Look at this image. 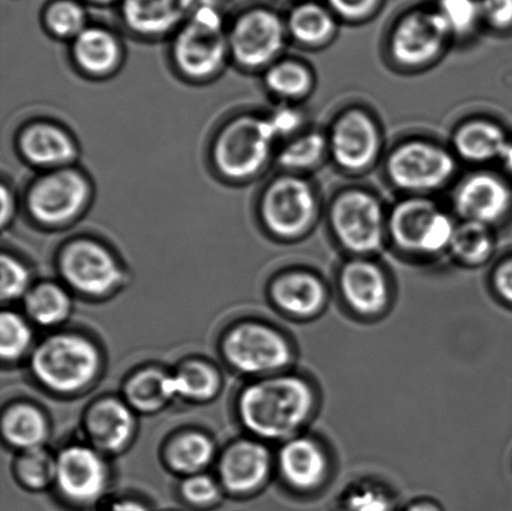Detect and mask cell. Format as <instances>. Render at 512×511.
<instances>
[{"label": "cell", "mask_w": 512, "mask_h": 511, "mask_svg": "<svg viewBox=\"0 0 512 511\" xmlns=\"http://www.w3.org/2000/svg\"><path fill=\"white\" fill-rule=\"evenodd\" d=\"M273 298L285 312L309 317L318 313L325 303L323 283L308 273H290L276 280Z\"/></svg>", "instance_id": "obj_23"}, {"label": "cell", "mask_w": 512, "mask_h": 511, "mask_svg": "<svg viewBox=\"0 0 512 511\" xmlns=\"http://www.w3.org/2000/svg\"><path fill=\"white\" fill-rule=\"evenodd\" d=\"M92 198V187L74 167L48 170L34 180L25 197L30 217L48 228L64 227L80 217Z\"/></svg>", "instance_id": "obj_5"}, {"label": "cell", "mask_w": 512, "mask_h": 511, "mask_svg": "<svg viewBox=\"0 0 512 511\" xmlns=\"http://www.w3.org/2000/svg\"><path fill=\"white\" fill-rule=\"evenodd\" d=\"M100 367L98 349L88 339L58 334L44 340L32 357V369L40 383L54 392L73 393L87 387Z\"/></svg>", "instance_id": "obj_3"}, {"label": "cell", "mask_w": 512, "mask_h": 511, "mask_svg": "<svg viewBox=\"0 0 512 511\" xmlns=\"http://www.w3.org/2000/svg\"><path fill=\"white\" fill-rule=\"evenodd\" d=\"M43 20L53 37L70 42L89 27L87 10L78 0H54L45 8Z\"/></svg>", "instance_id": "obj_31"}, {"label": "cell", "mask_w": 512, "mask_h": 511, "mask_svg": "<svg viewBox=\"0 0 512 511\" xmlns=\"http://www.w3.org/2000/svg\"><path fill=\"white\" fill-rule=\"evenodd\" d=\"M228 30L219 5L199 0L173 40V62L183 77L203 82L220 73L230 58Z\"/></svg>", "instance_id": "obj_2"}, {"label": "cell", "mask_w": 512, "mask_h": 511, "mask_svg": "<svg viewBox=\"0 0 512 511\" xmlns=\"http://www.w3.org/2000/svg\"><path fill=\"white\" fill-rule=\"evenodd\" d=\"M199 0H119L120 17L130 32L144 38L177 33Z\"/></svg>", "instance_id": "obj_13"}, {"label": "cell", "mask_w": 512, "mask_h": 511, "mask_svg": "<svg viewBox=\"0 0 512 511\" xmlns=\"http://www.w3.org/2000/svg\"><path fill=\"white\" fill-rule=\"evenodd\" d=\"M25 309L35 323L53 327L69 317L72 302L68 293L59 285L44 283L29 290L25 297Z\"/></svg>", "instance_id": "obj_28"}, {"label": "cell", "mask_w": 512, "mask_h": 511, "mask_svg": "<svg viewBox=\"0 0 512 511\" xmlns=\"http://www.w3.org/2000/svg\"><path fill=\"white\" fill-rule=\"evenodd\" d=\"M0 353L4 360L18 359L32 343V330L17 313L4 312L0 318Z\"/></svg>", "instance_id": "obj_36"}, {"label": "cell", "mask_w": 512, "mask_h": 511, "mask_svg": "<svg viewBox=\"0 0 512 511\" xmlns=\"http://www.w3.org/2000/svg\"><path fill=\"white\" fill-rule=\"evenodd\" d=\"M59 270L70 287L88 295L112 292L123 279L117 258L90 238L74 239L65 245L59 255Z\"/></svg>", "instance_id": "obj_6"}, {"label": "cell", "mask_w": 512, "mask_h": 511, "mask_svg": "<svg viewBox=\"0 0 512 511\" xmlns=\"http://www.w3.org/2000/svg\"><path fill=\"white\" fill-rule=\"evenodd\" d=\"M85 425L95 447L105 452H118L132 438L134 419L127 404L105 399L89 410Z\"/></svg>", "instance_id": "obj_21"}, {"label": "cell", "mask_w": 512, "mask_h": 511, "mask_svg": "<svg viewBox=\"0 0 512 511\" xmlns=\"http://www.w3.org/2000/svg\"><path fill=\"white\" fill-rule=\"evenodd\" d=\"M224 353L234 368L249 374L274 372L286 367L291 359L283 335L256 323L234 328L225 338Z\"/></svg>", "instance_id": "obj_8"}, {"label": "cell", "mask_w": 512, "mask_h": 511, "mask_svg": "<svg viewBox=\"0 0 512 511\" xmlns=\"http://www.w3.org/2000/svg\"><path fill=\"white\" fill-rule=\"evenodd\" d=\"M453 222L443 213H436L421 242L420 252L438 253L453 242Z\"/></svg>", "instance_id": "obj_40"}, {"label": "cell", "mask_w": 512, "mask_h": 511, "mask_svg": "<svg viewBox=\"0 0 512 511\" xmlns=\"http://www.w3.org/2000/svg\"><path fill=\"white\" fill-rule=\"evenodd\" d=\"M123 49L112 30L92 25L72 42V57L83 73L104 77L122 62Z\"/></svg>", "instance_id": "obj_20"}, {"label": "cell", "mask_w": 512, "mask_h": 511, "mask_svg": "<svg viewBox=\"0 0 512 511\" xmlns=\"http://www.w3.org/2000/svg\"><path fill=\"white\" fill-rule=\"evenodd\" d=\"M2 427L7 442L23 450L42 447L48 433L42 413L24 404L4 414Z\"/></svg>", "instance_id": "obj_27"}, {"label": "cell", "mask_w": 512, "mask_h": 511, "mask_svg": "<svg viewBox=\"0 0 512 511\" xmlns=\"http://www.w3.org/2000/svg\"><path fill=\"white\" fill-rule=\"evenodd\" d=\"M324 138L319 134L304 135L286 145L280 153L279 162L286 168L303 169L314 165L323 154Z\"/></svg>", "instance_id": "obj_37"}, {"label": "cell", "mask_w": 512, "mask_h": 511, "mask_svg": "<svg viewBox=\"0 0 512 511\" xmlns=\"http://www.w3.org/2000/svg\"><path fill=\"white\" fill-rule=\"evenodd\" d=\"M454 160L445 150L425 143H410L389 160V174L399 187L425 190L439 187L454 172Z\"/></svg>", "instance_id": "obj_11"}, {"label": "cell", "mask_w": 512, "mask_h": 511, "mask_svg": "<svg viewBox=\"0 0 512 511\" xmlns=\"http://www.w3.org/2000/svg\"><path fill=\"white\" fill-rule=\"evenodd\" d=\"M379 0H328L336 13L349 19H359L369 14Z\"/></svg>", "instance_id": "obj_44"}, {"label": "cell", "mask_w": 512, "mask_h": 511, "mask_svg": "<svg viewBox=\"0 0 512 511\" xmlns=\"http://www.w3.org/2000/svg\"><path fill=\"white\" fill-rule=\"evenodd\" d=\"M481 15L498 28L512 24V0H480Z\"/></svg>", "instance_id": "obj_42"}, {"label": "cell", "mask_w": 512, "mask_h": 511, "mask_svg": "<svg viewBox=\"0 0 512 511\" xmlns=\"http://www.w3.org/2000/svg\"><path fill=\"white\" fill-rule=\"evenodd\" d=\"M212 442L199 433H187L170 445L168 459L174 470L184 474H198L212 462Z\"/></svg>", "instance_id": "obj_30"}, {"label": "cell", "mask_w": 512, "mask_h": 511, "mask_svg": "<svg viewBox=\"0 0 512 511\" xmlns=\"http://www.w3.org/2000/svg\"><path fill=\"white\" fill-rule=\"evenodd\" d=\"M455 145L464 158L474 162H485L501 158L506 145L503 130L488 122H473L465 125L456 134Z\"/></svg>", "instance_id": "obj_25"}, {"label": "cell", "mask_w": 512, "mask_h": 511, "mask_svg": "<svg viewBox=\"0 0 512 511\" xmlns=\"http://www.w3.org/2000/svg\"><path fill=\"white\" fill-rule=\"evenodd\" d=\"M108 511H148L142 504L132 502V500H124V502L115 503Z\"/></svg>", "instance_id": "obj_48"}, {"label": "cell", "mask_w": 512, "mask_h": 511, "mask_svg": "<svg viewBox=\"0 0 512 511\" xmlns=\"http://www.w3.org/2000/svg\"><path fill=\"white\" fill-rule=\"evenodd\" d=\"M353 511H388V500L374 490L355 494L350 500Z\"/></svg>", "instance_id": "obj_45"}, {"label": "cell", "mask_w": 512, "mask_h": 511, "mask_svg": "<svg viewBox=\"0 0 512 511\" xmlns=\"http://www.w3.org/2000/svg\"><path fill=\"white\" fill-rule=\"evenodd\" d=\"M511 194L508 187L491 175H475L465 182L456 197L459 213L471 222L493 223L508 212Z\"/></svg>", "instance_id": "obj_18"}, {"label": "cell", "mask_w": 512, "mask_h": 511, "mask_svg": "<svg viewBox=\"0 0 512 511\" xmlns=\"http://www.w3.org/2000/svg\"><path fill=\"white\" fill-rule=\"evenodd\" d=\"M314 393L305 380L279 377L254 383L244 390L239 414L250 432L264 439H285L310 417Z\"/></svg>", "instance_id": "obj_1"}, {"label": "cell", "mask_w": 512, "mask_h": 511, "mask_svg": "<svg viewBox=\"0 0 512 511\" xmlns=\"http://www.w3.org/2000/svg\"><path fill=\"white\" fill-rule=\"evenodd\" d=\"M265 84L271 92L281 97L294 98L309 89L311 78L308 70L301 65L284 62L274 65L266 72Z\"/></svg>", "instance_id": "obj_35"}, {"label": "cell", "mask_w": 512, "mask_h": 511, "mask_svg": "<svg viewBox=\"0 0 512 511\" xmlns=\"http://www.w3.org/2000/svg\"><path fill=\"white\" fill-rule=\"evenodd\" d=\"M184 498L194 504H209L218 498L217 483L207 475L195 474L183 483Z\"/></svg>", "instance_id": "obj_41"}, {"label": "cell", "mask_w": 512, "mask_h": 511, "mask_svg": "<svg viewBox=\"0 0 512 511\" xmlns=\"http://www.w3.org/2000/svg\"><path fill=\"white\" fill-rule=\"evenodd\" d=\"M89 2L94 4H109L115 2V0H89Z\"/></svg>", "instance_id": "obj_51"}, {"label": "cell", "mask_w": 512, "mask_h": 511, "mask_svg": "<svg viewBox=\"0 0 512 511\" xmlns=\"http://www.w3.org/2000/svg\"><path fill=\"white\" fill-rule=\"evenodd\" d=\"M453 252L466 263H481L488 259L493 250V239L486 224L466 222L455 229L453 242L450 245Z\"/></svg>", "instance_id": "obj_33"}, {"label": "cell", "mask_w": 512, "mask_h": 511, "mask_svg": "<svg viewBox=\"0 0 512 511\" xmlns=\"http://www.w3.org/2000/svg\"><path fill=\"white\" fill-rule=\"evenodd\" d=\"M18 149L23 159L44 172L72 167L78 157L77 144L68 130L45 120L20 130Z\"/></svg>", "instance_id": "obj_14"}, {"label": "cell", "mask_w": 512, "mask_h": 511, "mask_svg": "<svg viewBox=\"0 0 512 511\" xmlns=\"http://www.w3.org/2000/svg\"><path fill=\"white\" fill-rule=\"evenodd\" d=\"M408 511H440V509L431 503H419L413 505Z\"/></svg>", "instance_id": "obj_50"}, {"label": "cell", "mask_w": 512, "mask_h": 511, "mask_svg": "<svg viewBox=\"0 0 512 511\" xmlns=\"http://www.w3.org/2000/svg\"><path fill=\"white\" fill-rule=\"evenodd\" d=\"M280 469L286 482L294 488L309 490L318 487L328 472L324 450L313 439L290 440L281 449Z\"/></svg>", "instance_id": "obj_22"}, {"label": "cell", "mask_w": 512, "mask_h": 511, "mask_svg": "<svg viewBox=\"0 0 512 511\" xmlns=\"http://www.w3.org/2000/svg\"><path fill=\"white\" fill-rule=\"evenodd\" d=\"M501 160H503L506 167L512 172V143L506 145L504 153L501 155Z\"/></svg>", "instance_id": "obj_49"}, {"label": "cell", "mask_w": 512, "mask_h": 511, "mask_svg": "<svg viewBox=\"0 0 512 511\" xmlns=\"http://www.w3.org/2000/svg\"><path fill=\"white\" fill-rule=\"evenodd\" d=\"M230 57L239 67L258 69L269 64L283 48L284 25L265 8L247 10L228 30Z\"/></svg>", "instance_id": "obj_7"}, {"label": "cell", "mask_w": 512, "mask_h": 511, "mask_svg": "<svg viewBox=\"0 0 512 511\" xmlns=\"http://www.w3.org/2000/svg\"><path fill=\"white\" fill-rule=\"evenodd\" d=\"M333 153L341 167L359 170L373 162L379 147L378 132L368 115L350 112L336 123Z\"/></svg>", "instance_id": "obj_16"}, {"label": "cell", "mask_w": 512, "mask_h": 511, "mask_svg": "<svg viewBox=\"0 0 512 511\" xmlns=\"http://www.w3.org/2000/svg\"><path fill=\"white\" fill-rule=\"evenodd\" d=\"M289 28L301 42L318 43L333 32L334 20L328 10L320 5L306 3L293 10L289 18Z\"/></svg>", "instance_id": "obj_32"}, {"label": "cell", "mask_w": 512, "mask_h": 511, "mask_svg": "<svg viewBox=\"0 0 512 511\" xmlns=\"http://www.w3.org/2000/svg\"><path fill=\"white\" fill-rule=\"evenodd\" d=\"M17 474L28 488L43 489L55 482L57 459L42 447L24 450L17 462Z\"/></svg>", "instance_id": "obj_34"}, {"label": "cell", "mask_w": 512, "mask_h": 511, "mask_svg": "<svg viewBox=\"0 0 512 511\" xmlns=\"http://www.w3.org/2000/svg\"><path fill=\"white\" fill-rule=\"evenodd\" d=\"M168 375L158 369L135 374L125 387V397L133 408L144 413L157 412L170 402Z\"/></svg>", "instance_id": "obj_29"}, {"label": "cell", "mask_w": 512, "mask_h": 511, "mask_svg": "<svg viewBox=\"0 0 512 511\" xmlns=\"http://www.w3.org/2000/svg\"><path fill=\"white\" fill-rule=\"evenodd\" d=\"M438 13L448 24L450 33H463L479 19L480 3L476 0H440Z\"/></svg>", "instance_id": "obj_39"}, {"label": "cell", "mask_w": 512, "mask_h": 511, "mask_svg": "<svg viewBox=\"0 0 512 511\" xmlns=\"http://www.w3.org/2000/svg\"><path fill=\"white\" fill-rule=\"evenodd\" d=\"M341 290L355 312L370 315L380 313L389 302L388 282L376 265L353 262L341 272Z\"/></svg>", "instance_id": "obj_19"}, {"label": "cell", "mask_w": 512, "mask_h": 511, "mask_svg": "<svg viewBox=\"0 0 512 511\" xmlns=\"http://www.w3.org/2000/svg\"><path fill=\"white\" fill-rule=\"evenodd\" d=\"M333 225L341 243L353 252H374L381 245V210L368 194L349 192L341 195L334 204Z\"/></svg>", "instance_id": "obj_10"}, {"label": "cell", "mask_w": 512, "mask_h": 511, "mask_svg": "<svg viewBox=\"0 0 512 511\" xmlns=\"http://www.w3.org/2000/svg\"><path fill=\"white\" fill-rule=\"evenodd\" d=\"M495 285L501 297L512 303V259L501 265L496 272Z\"/></svg>", "instance_id": "obj_46"}, {"label": "cell", "mask_w": 512, "mask_h": 511, "mask_svg": "<svg viewBox=\"0 0 512 511\" xmlns=\"http://www.w3.org/2000/svg\"><path fill=\"white\" fill-rule=\"evenodd\" d=\"M219 375L209 365L199 362L185 364L177 374L168 375L170 398H182L192 402H207L217 395Z\"/></svg>", "instance_id": "obj_26"}, {"label": "cell", "mask_w": 512, "mask_h": 511, "mask_svg": "<svg viewBox=\"0 0 512 511\" xmlns=\"http://www.w3.org/2000/svg\"><path fill=\"white\" fill-rule=\"evenodd\" d=\"M2 228L8 227L12 223L15 215V198L12 190L7 185H2Z\"/></svg>", "instance_id": "obj_47"}, {"label": "cell", "mask_w": 512, "mask_h": 511, "mask_svg": "<svg viewBox=\"0 0 512 511\" xmlns=\"http://www.w3.org/2000/svg\"><path fill=\"white\" fill-rule=\"evenodd\" d=\"M274 140L266 118L239 115L229 120L214 140V167L232 182L253 178L268 162Z\"/></svg>", "instance_id": "obj_4"}, {"label": "cell", "mask_w": 512, "mask_h": 511, "mask_svg": "<svg viewBox=\"0 0 512 511\" xmlns=\"http://www.w3.org/2000/svg\"><path fill=\"white\" fill-rule=\"evenodd\" d=\"M273 132L275 139L283 135L294 132L300 124V115L291 108H279L269 117H266Z\"/></svg>", "instance_id": "obj_43"}, {"label": "cell", "mask_w": 512, "mask_h": 511, "mask_svg": "<svg viewBox=\"0 0 512 511\" xmlns=\"http://www.w3.org/2000/svg\"><path fill=\"white\" fill-rule=\"evenodd\" d=\"M260 212L270 232L283 238L296 237L309 227L313 219V193L303 180L280 178L265 190Z\"/></svg>", "instance_id": "obj_9"}, {"label": "cell", "mask_w": 512, "mask_h": 511, "mask_svg": "<svg viewBox=\"0 0 512 511\" xmlns=\"http://www.w3.org/2000/svg\"><path fill=\"white\" fill-rule=\"evenodd\" d=\"M438 210L428 200H406L395 208L391 215V234L399 247L419 250L426 230Z\"/></svg>", "instance_id": "obj_24"}, {"label": "cell", "mask_w": 512, "mask_h": 511, "mask_svg": "<svg viewBox=\"0 0 512 511\" xmlns=\"http://www.w3.org/2000/svg\"><path fill=\"white\" fill-rule=\"evenodd\" d=\"M107 482V467L93 448L73 445L59 454L55 483L65 498L92 503L104 493Z\"/></svg>", "instance_id": "obj_12"}, {"label": "cell", "mask_w": 512, "mask_h": 511, "mask_svg": "<svg viewBox=\"0 0 512 511\" xmlns=\"http://www.w3.org/2000/svg\"><path fill=\"white\" fill-rule=\"evenodd\" d=\"M450 33L438 12H415L401 20L393 37V52L405 64L428 62L439 53Z\"/></svg>", "instance_id": "obj_15"}, {"label": "cell", "mask_w": 512, "mask_h": 511, "mask_svg": "<svg viewBox=\"0 0 512 511\" xmlns=\"http://www.w3.org/2000/svg\"><path fill=\"white\" fill-rule=\"evenodd\" d=\"M268 449L256 442H239L224 454L220 463L222 482L234 493L258 489L270 473Z\"/></svg>", "instance_id": "obj_17"}, {"label": "cell", "mask_w": 512, "mask_h": 511, "mask_svg": "<svg viewBox=\"0 0 512 511\" xmlns=\"http://www.w3.org/2000/svg\"><path fill=\"white\" fill-rule=\"evenodd\" d=\"M0 267H2V299L4 302L27 297L30 290L28 268L10 254L2 255Z\"/></svg>", "instance_id": "obj_38"}]
</instances>
